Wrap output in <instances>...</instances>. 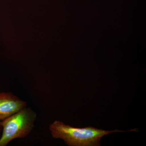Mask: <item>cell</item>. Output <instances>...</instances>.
<instances>
[{"label": "cell", "instance_id": "cell-1", "mask_svg": "<svg viewBox=\"0 0 146 146\" xmlns=\"http://www.w3.org/2000/svg\"><path fill=\"white\" fill-rule=\"evenodd\" d=\"M49 129L53 138L63 139L69 146H100L101 139L104 136L114 132L128 131L105 130L91 126L74 127L57 120L50 125Z\"/></svg>", "mask_w": 146, "mask_h": 146}, {"label": "cell", "instance_id": "cell-2", "mask_svg": "<svg viewBox=\"0 0 146 146\" xmlns=\"http://www.w3.org/2000/svg\"><path fill=\"white\" fill-rule=\"evenodd\" d=\"M36 113L26 107L10 117L1 121L2 133L0 146H5L16 138L26 137L31 132L36 119Z\"/></svg>", "mask_w": 146, "mask_h": 146}, {"label": "cell", "instance_id": "cell-3", "mask_svg": "<svg viewBox=\"0 0 146 146\" xmlns=\"http://www.w3.org/2000/svg\"><path fill=\"white\" fill-rule=\"evenodd\" d=\"M26 106V102L12 93H0V121L17 113Z\"/></svg>", "mask_w": 146, "mask_h": 146}, {"label": "cell", "instance_id": "cell-4", "mask_svg": "<svg viewBox=\"0 0 146 146\" xmlns=\"http://www.w3.org/2000/svg\"><path fill=\"white\" fill-rule=\"evenodd\" d=\"M3 127L1 125V121H0V138H1V131H2Z\"/></svg>", "mask_w": 146, "mask_h": 146}]
</instances>
